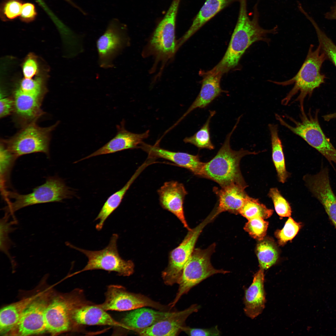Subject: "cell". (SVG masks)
<instances>
[{
  "label": "cell",
  "instance_id": "1",
  "mask_svg": "<svg viewBox=\"0 0 336 336\" xmlns=\"http://www.w3.org/2000/svg\"><path fill=\"white\" fill-rule=\"evenodd\" d=\"M239 2L238 18L228 47L222 60L213 68L223 74L237 65L245 50L253 43L263 41L268 44L270 39L268 35L276 34L278 32L277 25L269 29L260 26L258 1L253 7L251 19L248 14L247 0H240Z\"/></svg>",
  "mask_w": 336,
  "mask_h": 336
},
{
  "label": "cell",
  "instance_id": "2",
  "mask_svg": "<svg viewBox=\"0 0 336 336\" xmlns=\"http://www.w3.org/2000/svg\"><path fill=\"white\" fill-rule=\"evenodd\" d=\"M241 116V115L238 118L232 130L226 135L223 143L215 156L209 161L205 163L203 177L214 181L221 187L237 184L246 188L247 186L240 169V160L246 155H255L259 153L243 149L236 151L231 148V137Z\"/></svg>",
  "mask_w": 336,
  "mask_h": 336
},
{
  "label": "cell",
  "instance_id": "3",
  "mask_svg": "<svg viewBox=\"0 0 336 336\" xmlns=\"http://www.w3.org/2000/svg\"><path fill=\"white\" fill-rule=\"evenodd\" d=\"M313 45H310L305 60L295 76L283 82L272 81L283 86L294 84L292 89L282 100V105H288L293 97L299 93L294 101L298 102L300 110H304L306 98L310 97L314 90L324 83L326 77L320 71L323 63L327 58L319 45L315 49Z\"/></svg>",
  "mask_w": 336,
  "mask_h": 336
},
{
  "label": "cell",
  "instance_id": "4",
  "mask_svg": "<svg viewBox=\"0 0 336 336\" xmlns=\"http://www.w3.org/2000/svg\"><path fill=\"white\" fill-rule=\"evenodd\" d=\"M301 110L300 119L296 120L292 117L286 115L293 123L291 125L285 121L279 114L275 117L280 124L295 134L303 139L310 145L318 151L333 166L336 165V149L325 135L319 123L318 119L319 110H316L314 114L310 109L307 113L304 110Z\"/></svg>",
  "mask_w": 336,
  "mask_h": 336
},
{
  "label": "cell",
  "instance_id": "5",
  "mask_svg": "<svg viewBox=\"0 0 336 336\" xmlns=\"http://www.w3.org/2000/svg\"><path fill=\"white\" fill-rule=\"evenodd\" d=\"M216 244L213 243L207 249H194L183 268L177 284L179 285L175 297L168 305L172 308L181 297L203 280L217 274H225L229 271L214 268L210 261L215 251Z\"/></svg>",
  "mask_w": 336,
  "mask_h": 336
},
{
  "label": "cell",
  "instance_id": "6",
  "mask_svg": "<svg viewBox=\"0 0 336 336\" xmlns=\"http://www.w3.org/2000/svg\"><path fill=\"white\" fill-rule=\"evenodd\" d=\"M180 1L173 0L164 17L156 28L147 46L145 55H152L155 62L165 64L178 50L175 40L176 16Z\"/></svg>",
  "mask_w": 336,
  "mask_h": 336
},
{
  "label": "cell",
  "instance_id": "7",
  "mask_svg": "<svg viewBox=\"0 0 336 336\" xmlns=\"http://www.w3.org/2000/svg\"><path fill=\"white\" fill-rule=\"evenodd\" d=\"M91 303L86 300L83 291L79 289L54 298L49 303L44 312L46 331L55 335L75 329L72 319L73 310Z\"/></svg>",
  "mask_w": 336,
  "mask_h": 336
},
{
  "label": "cell",
  "instance_id": "8",
  "mask_svg": "<svg viewBox=\"0 0 336 336\" xmlns=\"http://www.w3.org/2000/svg\"><path fill=\"white\" fill-rule=\"evenodd\" d=\"M72 192L63 180L57 177H48L43 184L34 188L32 192L21 194L6 191L4 195L13 199L8 202L3 209L5 212L12 216L18 210L36 204L60 202L71 197Z\"/></svg>",
  "mask_w": 336,
  "mask_h": 336
},
{
  "label": "cell",
  "instance_id": "9",
  "mask_svg": "<svg viewBox=\"0 0 336 336\" xmlns=\"http://www.w3.org/2000/svg\"><path fill=\"white\" fill-rule=\"evenodd\" d=\"M59 123L45 127L39 126L36 122L31 123L22 127L12 137L1 140L16 158L36 152L44 153L49 157L51 133Z\"/></svg>",
  "mask_w": 336,
  "mask_h": 336
},
{
  "label": "cell",
  "instance_id": "10",
  "mask_svg": "<svg viewBox=\"0 0 336 336\" xmlns=\"http://www.w3.org/2000/svg\"><path fill=\"white\" fill-rule=\"evenodd\" d=\"M118 238L117 234H113L108 245L99 250L84 249L68 243V246L82 253L88 259L86 265L72 275L96 269L114 272L119 275L124 276H128L132 274L134 271V264L132 261L125 260L120 256L117 248Z\"/></svg>",
  "mask_w": 336,
  "mask_h": 336
},
{
  "label": "cell",
  "instance_id": "11",
  "mask_svg": "<svg viewBox=\"0 0 336 336\" xmlns=\"http://www.w3.org/2000/svg\"><path fill=\"white\" fill-rule=\"evenodd\" d=\"M126 26L114 18L110 21L104 33L97 39L98 64L102 68L114 67V60L129 44Z\"/></svg>",
  "mask_w": 336,
  "mask_h": 336
},
{
  "label": "cell",
  "instance_id": "12",
  "mask_svg": "<svg viewBox=\"0 0 336 336\" xmlns=\"http://www.w3.org/2000/svg\"><path fill=\"white\" fill-rule=\"evenodd\" d=\"M213 220L209 215L195 227L189 231L181 243L170 252L168 265L161 274L165 284L172 286L177 283L199 236L205 226Z\"/></svg>",
  "mask_w": 336,
  "mask_h": 336
},
{
  "label": "cell",
  "instance_id": "13",
  "mask_svg": "<svg viewBox=\"0 0 336 336\" xmlns=\"http://www.w3.org/2000/svg\"><path fill=\"white\" fill-rule=\"evenodd\" d=\"M105 295L104 302L98 305L106 311H124L147 306L161 311H170L172 309L168 305H162L144 295L127 291L120 285L109 286Z\"/></svg>",
  "mask_w": 336,
  "mask_h": 336
},
{
  "label": "cell",
  "instance_id": "14",
  "mask_svg": "<svg viewBox=\"0 0 336 336\" xmlns=\"http://www.w3.org/2000/svg\"><path fill=\"white\" fill-rule=\"evenodd\" d=\"M47 294H37L23 311L15 327L9 333L12 335L27 336L43 334L46 331L44 312L49 304Z\"/></svg>",
  "mask_w": 336,
  "mask_h": 336
},
{
  "label": "cell",
  "instance_id": "15",
  "mask_svg": "<svg viewBox=\"0 0 336 336\" xmlns=\"http://www.w3.org/2000/svg\"><path fill=\"white\" fill-rule=\"evenodd\" d=\"M200 308L199 305L194 304L184 310L173 311L168 317L150 327L133 330L141 336H176L182 331L188 317Z\"/></svg>",
  "mask_w": 336,
  "mask_h": 336
},
{
  "label": "cell",
  "instance_id": "16",
  "mask_svg": "<svg viewBox=\"0 0 336 336\" xmlns=\"http://www.w3.org/2000/svg\"><path fill=\"white\" fill-rule=\"evenodd\" d=\"M116 128L117 133L113 138L93 153L76 162L96 156L139 147L143 140L147 138L149 135V130L140 134L128 131L125 128L123 120L120 125H117Z\"/></svg>",
  "mask_w": 336,
  "mask_h": 336
},
{
  "label": "cell",
  "instance_id": "17",
  "mask_svg": "<svg viewBox=\"0 0 336 336\" xmlns=\"http://www.w3.org/2000/svg\"><path fill=\"white\" fill-rule=\"evenodd\" d=\"M157 191L162 207L175 215L188 231L191 230L184 213L183 205L187 192L184 185L177 181L166 182Z\"/></svg>",
  "mask_w": 336,
  "mask_h": 336
},
{
  "label": "cell",
  "instance_id": "18",
  "mask_svg": "<svg viewBox=\"0 0 336 336\" xmlns=\"http://www.w3.org/2000/svg\"><path fill=\"white\" fill-rule=\"evenodd\" d=\"M140 148L148 153L150 157L167 160L179 166L189 170L196 175L203 177L205 162L200 161L198 155H194L187 153L172 152L159 147L156 143L152 145L143 142Z\"/></svg>",
  "mask_w": 336,
  "mask_h": 336
},
{
  "label": "cell",
  "instance_id": "19",
  "mask_svg": "<svg viewBox=\"0 0 336 336\" xmlns=\"http://www.w3.org/2000/svg\"><path fill=\"white\" fill-rule=\"evenodd\" d=\"M106 311L98 304L91 303L77 308L72 315L75 329L83 325H109L124 328L121 322L115 320Z\"/></svg>",
  "mask_w": 336,
  "mask_h": 336
},
{
  "label": "cell",
  "instance_id": "20",
  "mask_svg": "<svg viewBox=\"0 0 336 336\" xmlns=\"http://www.w3.org/2000/svg\"><path fill=\"white\" fill-rule=\"evenodd\" d=\"M222 75L223 74L221 72L213 69L203 75L199 94L178 123L196 109L204 108L208 106L224 91L221 89L220 84Z\"/></svg>",
  "mask_w": 336,
  "mask_h": 336
},
{
  "label": "cell",
  "instance_id": "21",
  "mask_svg": "<svg viewBox=\"0 0 336 336\" xmlns=\"http://www.w3.org/2000/svg\"><path fill=\"white\" fill-rule=\"evenodd\" d=\"M245 188L237 184H232L219 189L214 187V192L218 198V204L213 211L216 217L219 214L228 212L234 214H239L245 200L248 196Z\"/></svg>",
  "mask_w": 336,
  "mask_h": 336
},
{
  "label": "cell",
  "instance_id": "22",
  "mask_svg": "<svg viewBox=\"0 0 336 336\" xmlns=\"http://www.w3.org/2000/svg\"><path fill=\"white\" fill-rule=\"evenodd\" d=\"M264 280V269L260 268L254 274L252 283L245 291L244 312L252 319L261 314L265 307Z\"/></svg>",
  "mask_w": 336,
  "mask_h": 336
},
{
  "label": "cell",
  "instance_id": "23",
  "mask_svg": "<svg viewBox=\"0 0 336 336\" xmlns=\"http://www.w3.org/2000/svg\"><path fill=\"white\" fill-rule=\"evenodd\" d=\"M240 0H206L194 17L192 24L184 35L178 40L180 47L206 23L223 9Z\"/></svg>",
  "mask_w": 336,
  "mask_h": 336
},
{
  "label": "cell",
  "instance_id": "24",
  "mask_svg": "<svg viewBox=\"0 0 336 336\" xmlns=\"http://www.w3.org/2000/svg\"><path fill=\"white\" fill-rule=\"evenodd\" d=\"M173 311H156L144 308L133 310L123 318L121 323L124 329L133 330L150 327L170 316Z\"/></svg>",
  "mask_w": 336,
  "mask_h": 336
},
{
  "label": "cell",
  "instance_id": "25",
  "mask_svg": "<svg viewBox=\"0 0 336 336\" xmlns=\"http://www.w3.org/2000/svg\"><path fill=\"white\" fill-rule=\"evenodd\" d=\"M148 164L145 163L140 166L122 188L108 198L95 219L99 221L96 226L97 230L100 231L102 229L106 220L119 206L130 186Z\"/></svg>",
  "mask_w": 336,
  "mask_h": 336
},
{
  "label": "cell",
  "instance_id": "26",
  "mask_svg": "<svg viewBox=\"0 0 336 336\" xmlns=\"http://www.w3.org/2000/svg\"><path fill=\"white\" fill-rule=\"evenodd\" d=\"M37 295L22 299L3 307L0 313V333H9L18 322L25 308Z\"/></svg>",
  "mask_w": 336,
  "mask_h": 336
},
{
  "label": "cell",
  "instance_id": "27",
  "mask_svg": "<svg viewBox=\"0 0 336 336\" xmlns=\"http://www.w3.org/2000/svg\"><path fill=\"white\" fill-rule=\"evenodd\" d=\"M271 136L272 160L276 168L279 181L284 183L289 176L287 170L282 142L279 136L278 126L268 124Z\"/></svg>",
  "mask_w": 336,
  "mask_h": 336
},
{
  "label": "cell",
  "instance_id": "28",
  "mask_svg": "<svg viewBox=\"0 0 336 336\" xmlns=\"http://www.w3.org/2000/svg\"><path fill=\"white\" fill-rule=\"evenodd\" d=\"M215 110H209V115L204 124L194 135L184 139L185 143L193 144L199 149L213 150L215 147L212 143L210 133V124L212 118L216 114Z\"/></svg>",
  "mask_w": 336,
  "mask_h": 336
},
{
  "label": "cell",
  "instance_id": "29",
  "mask_svg": "<svg viewBox=\"0 0 336 336\" xmlns=\"http://www.w3.org/2000/svg\"><path fill=\"white\" fill-rule=\"evenodd\" d=\"M273 210L267 208L257 199L248 195L241 208L239 214L248 220L255 217H260L263 219L270 217Z\"/></svg>",
  "mask_w": 336,
  "mask_h": 336
},
{
  "label": "cell",
  "instance_id": "30",
  "mask_svg": "<svg viewBox=\"0 0 336 336\" xmlns=\"http://www.w3.org/2000/svg\"><path fill=\"white\" fill-rule=\"evenodd\" d=\"M306 17L310 21L316 31L319 45L329 60L336 68V45L319 27L317 23L309 14Z\"/></svg>",
  "mask_w": 336,
  "mask_h": 336
},
{
  "label": "cell",
  "instance_id": "31",
  "mask_svg": "<svg viewBox=\"0 0 336 336\" xmlns=\"http://www.w3.org/2000/svg\"><path fill=\"white\" fill-rule=\"evenodd\" d=\"M256 254L261 268L266 269L277 260L278 254L273 244L268 240L263 241L257 245Z\"/></svg>",
  "mask_w": 336,
  "mask_h": 336
},
{
  "label": "cell",
  "instance_id": "32",
  "mask_svg": "<svg viewBox=\"0 0 336 336\" xmlns=\"http://www.w3.org/2000/svg\"><path fill=\"white\" fill-rule=\"evenodd\" d=\"M10 215L5 212L4 216L0 220V250L12 260V258L9 252L12 245L9 234L14 230L13 226L17 221L15 219L13 221H9Z\"/></svg>",
  "mask_w": 336,
  "mask_h": 336
},
{
  "label": "cell",
  "instance_id": "33",
  "mask_svg": "<svg viewBox=\"0 0 336 336\" xmlns=\"http://www.w3.org/2000/svg\"><path fill=\"white\" fill-rule=\"evenodd\" d=\"M0 175L2 189H4L5 184L8 180L10 170L15 160L17 159L9 151L1 140L0 147Z\"/></svg>",
  "mask_w": 336,
  "mask_h": 336
},
{
  "label": "cell",
  "instance_id": "34",
  "mask_svg": "<svg viewBox=\"0 0 336 336\" xmlns=\"http://www.w3.org/2000/svg\"><path fill=\"white\" fill-rule=\"evenodd\" d=\"M268 223L260 217H257L248 220L244 229L254 238L262 240L266 235Z\"/></svg>",
  "mask_w": 336,
  "mask_h": 336
},
{
  "label": "cell",
  "instance_id": "35",
  "mask_svg": "<svg viewBox=\"0 0 336 336\" xmlns=\"http://www.w3.org/2000/svg\"><path fill=\"white\" fill-rule=\"evenodd\" d=\"M268 195L272 199L275 210L279 216L282 217L291 216L292 211L290 205L277 188L270 189Z\"/></svg>",
  "mask_w": 336,
  "mask_h": 336
},
{
  "label": "cell",
  "instance_id": "36",
  "mask_svg": "<svg viewBox=\"0 0 336 336\" xmlns=\"http://www.w3.org/2000/svg\"><path fill=\"white\" fill-rule=\"evenodd\" d=\"M301 226L299 223L289 217L286 222L283 228L277 231L275 233L279 243L283 245L287 241L292 240L297 234Z\"/></svg>",
  "mask_w": 336,
  "mask_h": 336
},
{
  "label": "cell",
  "instance_id": "37",
  "mask_svg": "<svg viewBox=\"0 0 336 336\" xmlns=\"http://www.w3.org/2000/svg\"><path fill=\"white\" fill-rule=\"evenodd\" d=\"M187 335L191 336H216L221 335V332L217 326L209 328H194L184 326L181 329Z\"/></svg>",
  "mask_w": 336,
  "mask_h": 336
},
{
  "label": "cell",
  "instance_id": "38",
  "mask_svg": "<svg viewBox=\"0 0 336 336\" xmlns=\"http://www.w3.org/2000/svg\"><path fill=\"white\" fill-rule=\"evenodd\" d=\"M22 6L19 0H9L3 5V13L8 19H13L20 15Z\"/></svg>",
  "mask_w": 336,
  "mask_h": 336
},
{
  "label": "cell",
  "instance_id": "39",
  "mask_svg": "<svg viewBox=\"0 0 336 336\" xmlns=\"http://www.w3.org/2000/svg\"><path fill=\"white\" fill-rule=\"evenodd\" d=\"M14 102L12 96H7L1 92L0 117L3 118L12 114L14 110Z\"/></svg>",
  "mask_w": 336,
  "mask_h": 336
},
{
  "label": "cell",
  "instance_id": "40",
  "mask_svg": "<svg viewBox=\"0 0 336 336\" xmlns=\"http://www.w3.org/2000/svg\"><path fill=\"white\" fill-rule=\"evenodd\" d=\"M38 70L36 59L33 55H29L22 66V71L25 78H31L37 73Z\"/></svg>",
  "mask_w": 336,
  "mask_h": 336
},
{
  "label": "cell",
  "instance_id": "41",
  "mask_svg": "<svg viewBox=\"0 0 336 336\" xmlns=\"http://www.w3.org/2000/svg\"><path fill=\"white\" fill-rule=\"evenodd\" d=\"M36 15L35 7L33 4L27 3L22 5L20 16L23 21L27 22L32 21L35 19Z\"/></svg>",
  "mask_w": 336,
  "mask_h": 336
},
{
  "label": "cell",
  "instance_id": "42",
  "mask_svg": "<svg viewBox=\"0 0 336 336\" xmlns=\"http://www.w3.org/2000/svg\"><path fill=\"white\" fill-rule=\"evenodd\" d=\"M324 17L329 20H336V0L330 10L324 14Z\"/></svg>",
  "mask_w": 336,
  "mask_h": 336
},
{
  "label": "cell",
  "instance_id": "43",
  "mask_svg": "<svg viewBox=\"0 0 336 336\" xmlns=\"http://www.w3.org/2000/svg\"><path fill=\"white\" fill-rule=\"evenodd\" d=\"M67 1L70 4H71L74 7L76 8H77L78 10L80 9V7L74 3L73 2L71 1V0H65Z\"/></svg>",
  "mask_w": 336,
  "mask_h": 336
}]
</instances>
